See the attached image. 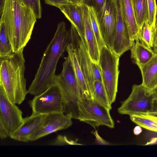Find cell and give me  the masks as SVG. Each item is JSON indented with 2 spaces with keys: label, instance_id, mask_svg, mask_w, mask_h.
<instances>
[{
  "label": "cell",
  "instance_id": "1",
  "mask_svg": "<svg viewBox=\"0 0 157 157\" xmlns=\"http://www.w3.org/2000/svg\"><path fill=\"white\" fill-rule=\"evenodd\" d=\"M37 19L24 0H5L0 21L6 26L14 53L23 50L29 40Z\"/></svg>",
  "mask_w": 157,
  "mask_h": 157
},
{
  "label": "cell",
  "instance_id": "2",
  "mask_svg": "<svg viewBox=\"0 0 157 157\" xmlns=\"http://www.w3.org/2000/svg\"><path fill=\"white\" fill-rule=\"evenodd\" d=\"M69 42V31L65 23L60 22L53 37L46 48L34 78L28 90V93L39 94L54 84L58 61Z\"/></svg>",
  "mask_w": 157,
  "mask_h": 157
},
{
  "label": "cell",
  "instance_id": "3",
  "mask_svg": "<svg viewBox=\"0 0 157 157\" xmlns=\"http://www.w3.org/2000/svg\"><path fill=\"white\" fill-rule=\"evenodd\" d=\"M23 50L0 59V85L13 103L20 105L28 94Z\"/></svg>",
  "mask_w": 157,
  "mask_h": 157
},
{
  "label": "cell",
  "instance_id": "4",
  "mask_svg": "<svg viewBox=\"0 0 157 157\" xmlns=\"http://www.w3.org/2000/svg\"><path fill=\"white\" fill-rule=\"evenodd\" d=\"M54 83L59 86L62 92L64 113L77 119V103L82 97L72 61L68 55L63 63L61 73L56 75Z\"/></svg>",
  "mask_w": 157,
  "mask_h": 157
},
{
  "label": "cell",
  "instance_id": "5",
  "mask_svg": "<svg viewBox=\"0 0 157 157\" xmlns=\"http://www.w3.org/2000/svg\"><path fill=\"white\" fill-rule=\"evenodd\" d=\"M157 105V95L154 90L143 86L133 85L128 97L118 109L121 114L129 116L142 113H150L154 111Z\"/></svg>",
  "mask_w": 157,
  "mask_h": 157
},
{
  "label": "cell",
  "instance_id": "6",
  "mask_svg": "<svg viewBox=\"0 0 157 157\" xmlns=\"http://www.w3.org/2000/svg\"><path fill=\"white\" fill-rule=\"evenodd\" d=\"M120 57L105 46L100 50L98 65L102 82L111 105L115 101L117 91Z\"/></svg>",
  "mask_w": 157,
  "mask_h": 157
},
{
  "label": "cell",
  "instance_id": "7",
  "mask_svg": "<svg viewBox=\"0 0 157 157\" xmlns=\"http://www.w3.org/2000/svg\"><path fill=\"white\" fill-rule=\"evenodd\" d=\"M77 119L86 123L94 128L104 125L110 128L114 126L110 113V109L92 98H82L77 103Z\"/></svg>",
  "mask_w": 157,
  "mask_h": 157
},
{
  "label": "cell",
  "instance_id": "8",
  "mask_svg": "<svg viewBox=\"0 0 157 157\" xmlns=\"http://www.w3.org/2000/svg\"><path fill=\"white\" fill-rule=\"evenodd\" d=\"M29 104L33 114L64 113L63 95L60 88L56 84L52 85L42 93L35 96Z\"/></svg>",
  "mask_w": 157,
  "mask_h": 157
},
{
  "label": "cell",
  "instance_id": "9",
  "mask_svg": "<svg viewBox=\"0 0 157 157\" xmlns=\"http://www.w3.org/2000/svg\"><path fill=\"white\" fill-rule=\"evenodd\" d=\"M69 42L75 52L78 61L92 98L94 80L92 74V63L88 54L84 36L72 25L68 30Z\"/></svg>",
  "mask_w": 157,
  "mask_h": 157
},
{
  "label": "cell",
  "instance_id": "10",
  "mask_svg": "<svg viewBox=\"0 0 157 157\" xmlns=\"http://www.w3.org/2000/svg\"><path fill=\"white\" fill-rule=\"evenodd\" d=\"M8 97L0 85V122L6 128L10 137L21 125L24 118L22 111Z\"/></svg>",
  "mask_w": 157,
  "mask_h": 157
},
{
  "label": "cell",
  "instance_id": "11",
  "mask_svg": "<svg viewBox=\"0 0 157 157\" xmlns=\"http://www.w3.org/2000/svg\"><path fill=\"white\" fill-rule=\"evenodd\" d=\"M72 117L63 113L46 114L39 127L29 137V141H34L58 131L66 129L72 124Z\"/></svg>",
  "mask_w": 157,
  "mask_h": 157
},
{
  "label": "cell",
  "instance_id": "12",
  "mask_svg": "<svg viewBox=\"0 0 157 157\" xmlns=\"http://www.w3.org/2000/svg\"><path fill=\"white\" fill-rule=\"evenodd\" d=\"M96 12L102 38L105 45L112 49L115 25L111 0H106L102 8Z\"/></svg>",
  "mask_w": 157,
  "mask_h": 157
},
{
  "label": "cell",
  "instance_id": "13",
  "mask_svg": "<svg viewBox=\"0 0 157 157\" xmlns=\"http://www.w3.org/2000/svg\"><path fill=\"white\" fill-rule=\"evenodd\" d=\"M84 25L85 35L89 55L92 61L98 64L100 50L90 19L87 5L80 4Z\"/></svg>",
  "mask_w": 157,
  "mask_h": 157
},
{
  "label": "cell",
  "instance_id": "14",
  "mask_svg": "<svg viewBox=\"0 0 157 157\" xmlns=\"http://www.w3.org/2000/svg\"><path fill=\"white\" fill-rule=\"evenodd\" d=\"M46 115L32 113L30 116L24 118L22 124L10 137L20 142H29V136L40 125Z\"/></svg>",
  "mask_w": 157,
  "mask_h": 157
},
{
  "label": "cell",
  "instance_id": "15",
  "mask_svg": "<svg viewBox=\"0 0 157 157\" xmlns=\"http://www.w3.org/2000/svg\"><path fill=\"white\" fill-rule=\"evenodd\" d=\"M59 9L70 21L71 25L81 35L84 36V25L80 3L75 1L73 3L63 5Z\"/></svg>",
  "mask_w": 157,
  "mask_h": 157
},
{
  "label": "cell",
  "instance_id": "16",
  "mask_svg": "<svg viewBox=\"0 0 157 157\" xmlns=\"http://www.w3.org/2000/svg\"><path fill=\"white\" fill-rule=\"evenodd\" d=\"M122 12L131 40L139 39L140 29L137 23L131 0H120Z\"/></svg>",
  "mask_w": 157,
  "mask_h": 157
},
{
  "label": "cell",
  "instance_id": "17",
  "mask_svg": "<svg viewBox=\"0 0 157 157\" xmlns=\"http://www.w3.org/2000/svg\"><path fill=\"white\" fill-rule=\"evenodd\" d=\"M135 41L130 49L131 57L140 69L150 61L155 53L151 48L141 43L139 39Z\"/></svg>",
  "mask_w": 157,
  "mask_h": 157
},
{
  "label": "cell",
  "instance_id": "18",
  "mask_svg": "<svg viewBox=\"0 0 157 157\" xmlns=\"http://www.w3.org/2000/svg\"><path fill=\"white\" fill-rule=\"evenodd\" d=\"M142 78V84L151 90L157 87V54L140 68Z\"/></svg>",
  "mask_w": 157,
  "mask_h": 157
},
{
  "label": "cell",
  "instance_id": "19",
  "mask_svg": "<svg viewBox=\"0 0 157 157\" xmlns=\"http://www.w3.org/2000/svg\"><path fill=\"white\" fill-rule=\"evenodd\" d=\"M66 50L72 61L82 92V98H92L78 61L75 51L69 42L67 46Z\"/></svg>",
  "mask_w": 157,
  "mask_h": 157
},
{
  "label": "cell",
  "instance_id": "20",
  "mask_svg": "<svg viewBox=\"0 0 157 157\" xmlns=\"http://www.w3.org/2000/svg\"><path fill=\"white\" fill-rule=\"evenodd\" d=\"M131 120L144 128L157 132V115L151 113H142L131 115Z\"/></svg>",
  "mask_w": 157,
  "mask_h": 157
},
{
  "label": "cell",
  "instance_id": "21",
  "mask_svg": "<svg viewBox=\"0 0 157 157\" xmlns=\"http://www.w3.org/2000/svg\"><path fill=\"white\" fill-rule=\"evenodd\" d=\"M136 21L141 30L144 23L148 20L147 0H131Z\"/></svg>",
  "mask_w": 157,
  "mask_h": 157
},
{
  "label": "cell",
  "instance_id": "22",
  "mask_svg": "<svg viewBox=\"0 0 157 157\" xmlns=\"http://www.w3.org/2000/svg\"><path fill=\"white\" fill-rule=\"evenodd\" d=\"M92 98L110 109H112L103 82L98 80L94 81Z\"/></svg>",
  "mask_w": 157,
  "mask_h": 157
},
{
  "label": "cell",
  "instance_id": "23",
  "mask_svg": "<svg viewBox=\"0 0 157 157\" xmlns=\"http://www.w3.org/2000/svg\"><path fill=\"white\" fill-rule=\"evenodd\" d=\"M14 53L8 32L4 22L0 21V58L10 56Z\"/></svg>",
  "mask_w": 157,
  "mask_h": 157
},
{
  "label": "cell",
  "instance_id": "24",
  "mask_svg": "<svg viewBox=\"0 0 157 157\" xmlns=\"http://www.w3.org/2000/svg\"><path fill=\"white\" fill-rule=\"evenodd\" d=\"M88 12L91 26L95 35L99 50L106 46L101 34L96 11L93 6H87Z\"/></svg>",
  "mask_w": 157,
  "mask_h": 157
},
{
  "label": "cell",
  "instance_id": "25",
  "mask_svg": "<svg viewBox=\"0 0 157 157\" xmlns=\"http://www.w3.org/2000/svg\"><path fill=\"white\" fill-rule=\"evenodd\" d=\"M155 28L150 26L147 21L144 24L140 31L139 39L140 42L149 48H153L154 33Z\"/></svg>",
  "mask_w": 157,
  "mask_h": 157
},
{
  "label": "cell",
  "instance_id": "26",
  "mask_svg": "<svg viewBox=\"0 0 157 157\" xmlns=\"http://www.w3.org/2000/svg\"><path fill=\"white\" fill-rule=\"evenodd\" d=\"M147 0L148 20L147 22L150 26L155 28L157 11L156 0Z\"/></svg>",
  "mask_w": 157,
  "mask_h": 157
},
{
  "label": "cell",
  "instance_id": "27",
  "mask_svg": "<svg viewBox=\"0 0 157 157\" xmlns=\"http://www.w3.org/2000/svg\"><path fill=\"white\" fill-rule=\"evenodd\" d=\"M32 8L37 19L42 17V8L40 0H24Z\"/></svg>",
  "mask_w": 157,
  "mask_h": 157
},
{
  "label": "cell",
  "instance_id": "28",
  "mask_svg": "<svg viewBox=\"0 0 157 157\" xmlns=\"http://www.w3.org/2000/svg\"><path fill=\"white\" fill-rule=\"evenodd\" d=\"M106 0H84L82 3L88 6L93 7L96 12L99 11L102 7Z\"/></svg>",
  "mask_w": 157,
  "mask_h": 157
},
{
  "label": "cell",
  "instance_id": "29",
  "mask_svg": "<svg viewBox=\"0 0 157 157\" xmlns=\"http://www.w3.org/2000/svg\"><path fill=\"white\" fill-rule=\"evenodd\" d=\"M45 3L47 4L59 8L61 6L73 3L72 0H44Z\"/></svg>",
  "mask_w": 157,
  "mask_h": 157
},
{
  "label": "cell",
  "instance_id": "30",
  "mask_svg": "<svg viewBox=\"0 0 157 157\" xmlns=\"http://www.w3.org/2000/svg\"><path fill=\"white\" fill-rule=\"evenodd\" d=\"M92 68L94 81L98 80L102 82L101 71L98 64L93 62Z\"/></svg>",
  "mask_w": 157,
  "mask_h": 157
},
{
  "label": "cell",
  "instance_id": "31",
  "mask_svg": "<svg viewBox=\"0 0 157 157\" xmlns=\"http://www.w3.org/2000/svg\"><path fill=\"white\" fill-rule=\"evenodd\" d=\"M0 137L2 140L10 137L7 130L1 122H0Z\"/></svg>",
  "mask_w": 157,
  "mask_h": 157
},
{
  "label": "cell",
  "instance_id": "32",
  "mask_svg": "<svg viewBox=\"0 0 157 157\" xmlns=\"http://www.w3.org/2000/svg\"><path fill=\"white\" fill-rule=\"evenodd\" d=\"M92 133L95 136L96 142L98 144L101 145H109V143L100 136L96 130L92 132Z\"/></svg>",
  "mask_w": 157,
  "mask_h": 157
},
{
  "label": "cell",
  "instance_id": "33",
  "mask_svg": "<svg viewBox=\"0 0 157 157\" xmlns=\"http://www.w3.org/2000/svg\"><path fill=\"white\" fill-rule=\"evenodd\" d=\"M157 47V28L155 29L154 33L153 48Z\"/></svg>",
  "mask_w": 157,
  "mask_h": 157
},
{
  "label": "cell",
  "instance_id": "34",
  "mask_svg": "<svg viewBox=\"0 0 157 157\" xmlns=\"http://www.w3.org/2000/svg\"><path fill=\"white\" fill-rule=\"evenodd\" d=\"M142 131V130L141 127L139 125L135 127L133 130L134 133L136 135L139 134Z\"/></svg>",
  "mask_w": 157,
  "mask_h": 157
},
{
  "label": "cell",
  "instance_id": "35",
  "mask_svg": "<svg viewBox=\"0 0 157 157\" xmlns=\"http://www.w3.org/2000/svg\"><path fill=\"white\" fill-rule=\"evenodd\" d=\"M5 0H0V15H2L5 6Z\"/></svg>",
  "mask_w": 157,
  "mask_h": 157
},
{
  "label": "cell",
  "instance_id": "36",
  "mask_svg": "<svg viewBox=\"0 0 157 157\" xmlns=\"http://www.w3.org/2000/svg\"><path fill=\"white\" fill-rule=\"evenodd\" d=\"M79 3H82L84 0H72Z\"/></svg>",
  "mask_w": 157,
  "mask_h": 157
},
{
  "label": "cell",
  "instance_id": "37",
  "mask_svg": "<svg viewBox=\"0 0 157 157\" xmlns=\"http://www.w3.org/2000/svg\"><path fill=\"white\" fill-rule=\"evenodd\" d=\"M153 50L155 54H157V47L153 48Z\"/></svg>",
  "mask_w": 157,
  "mask_h": 157
},
{
  "label": "cell",
  "instance_id": "38",
  "mask_svg": "<svg viewBox=\"0 0 157 157\" xmlns=\"http://www.w3.org/2000/svg\"><path fill=\"white\" fill-rule=\"evenodd\" d=\"M157 28V17L156 18V20L155 22V29Z\"/></svg>",
  "mask_w": 157,
  "mask_h": 157
},
{
  "label": "cell",
  "instance_id": "39",
  "mask_svg": "<svg viewBox=\"0 0 157 157\" xmlns=\"http://www.w3.org/2000/svg\"><path fill=\"white\" fill-rule=\"evenodd\" d=\"M153 114L155 115H157V110L154 112Z\"/></svg>",
  "mask_w": 157,
  "mask_h": 157
},
{
  "label": "cell",
  "instance_id": "40",
  "mask_svg": "<svg viewBox=\"0 0 157 157\" xmlns=\"http://www.w3.org/2000/svg\"><path fill=\"white\" fill-rule=\"evenodd\" d=\"M154 90L155 91V92L156 94V95H157V87Z\"/></svg>",
  "mask_w": 157,
  "mask_h": 157
},
{
  "label": "cell",
  "instance_id": "41",
  "mask_svg": "<svg viewBox=\"0 0 157 157\" xmlns=\"http://www.w3.org/2000/svg\"><path fill=\"white\" fill-rule=\"evenodd\" d=\"M156 29V28H155Z\"/></svg>",
  "mask_w": 157,
  "mask_h": 157
}]
</instances>
